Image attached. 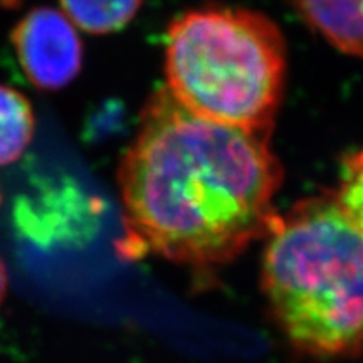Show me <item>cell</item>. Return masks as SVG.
I'll use <instances>...</instances> for the list:
<instances>
[{
	"instance_id": "9",
	"label": "cell",
	"mask_w": 363,
	"mask_h": 363,
	"mask_svg": "<svg viewBox=\"0 0 363 363\" xmlns=\"http://www.w3.org/2000/svg\"><path fill=\"white\" fill-rule=\"evenodd\" d=\"M6 293H7V271L2 259H0V303L4 301Z\"/></svg>"
},
{
	"instance_id": "5",
	"label": "cell",
	"mask_w": 363,
	"mask_h": 363,
	"mask_svg": "<svg viewBox=\"0 0 363 363\" xmlns=\"http://www.w3.org/2000/svg\"><path fill=\"white\" fill-rule=\"evenodd\" d=\"M326 43L363 59V0H289Z\"/></svg>"
},
{
	"instance_id": "2",
	"label": "cell",
	"mask_w": 363,
	"mask_h": 363,
	"mask_svg": "<svg viewBox=\"0 0 363 363\" xmlns=\"http://www.w3.org/2000/svg\"><path fill=\"white\" fill-rule=\"evenodd\" d=\"M262 240V291L288 342L318 358L360 353L363 233L335 195L294 203Z\"/></svg>"
},
{
	"instance_id": "6",
	"label": "cell",
	"mask_w": 363,
	"mask_h": 363,
	"mask_svg": "<svg viewBox=\"0 0 363 363\" xmlns=\"http://www.w3.org/2000/svg\"><path fill=\"white\" fill-rule=\"evenodd\" d=\"M30 103L17 89L0 84V167L19 160L34 136Z\"/></svg>"
},
{
	"instance_id": "1",
	"label": "cell",
	"mask_w": 363,
	"mask_h": 363,
	"mask_svg": "<svg viewBox=\"0 0 363 363\" xmlns=\"http://www.w3.org/2000/svg\"><path fill=\"white\" fill-rule=\"evenodd\" d=\"M118 180L125 246L207 269L266 238L283 167L269 135L195 116L162 88L143 108Z\"/></svg>"
},
{
	"instance_id": "3",
	"label": "cell",
	"mask_w": 363,
	"mask_h": 363,
	"mask_svg": "<svg viewBox=\"0 0 363 363\" xmlns=\"http://www.w3.org/2000/svg\"><path fill=\"white\" fill-rule=\"evenodd\" d=\"M286 69L284 35L259 12L195 9L167 29L165 88L203 120L271 135L283 101Z\"/></svg>"
},
{
	"instance_id": "7",
	"label": "cell",
	"mask_w": 363,
	"mask_h": 363,
	"mask_svg": "<svg viewBox=\"0 0 363 363\" xmlns=\"http://www.w3.org/2000/svg\"><path fill=\"white\" fill-rule=\"evenodd\" d=\"M62 12L89 34H111L133 21L143 0H59Z\"/></svg>"
},
{
	"instance_id": "4",
	"label": "cell",
	"mask_w": 363,
	"mask_h": 363,
	"mask_svg": "<svg viewBox=\"0 0 363 363\" xmlns=\"http://www.w3.org/2000/svg\"><path fill=\"white\" fill-rule=\"evenodd\" d=\"M22 71L35 88L57 91L78 78L83 43L65 12L51 7L30 11L12 30Z\"/></svg>"
},
{
	"instance_id": "8",
	"label": "cell",
	"mask_w": 363,
	"mask_h": 363,
	"mask_svg": "<svg viewBox=\"0 0 363 363\" xmlns=\"http://www.w3.org/2000/svg\"><path fill=\"white\" fill-rule=\"evenodd\" d=\"M335 199L363 233V150L348 153L343 158Z\"/></svg>"
},
{
	"instance_id": "10",
	"label": "cell",
	"mask_w": 363,
	"mask_h": 363,
	"mask_svg": "<svg viewBox=\"0 0 363 363\" xmlns=\"http://www.w3.org/2000/svg\"><path fill=\"white\" fill-rule=\"evenodd\" d=\"M19 2L21 0H0V4H2V6H7V7H17L19 6Z\"/></svg>"
}]
</instances>
